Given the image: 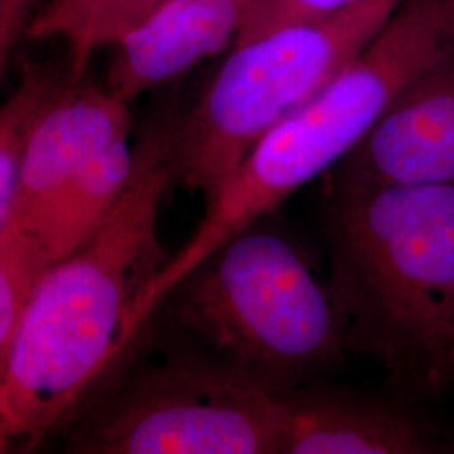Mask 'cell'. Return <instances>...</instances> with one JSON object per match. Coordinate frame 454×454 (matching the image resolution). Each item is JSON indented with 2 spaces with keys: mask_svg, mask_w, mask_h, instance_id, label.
Returning a JSON list of instances; mask_svg holds the SVG:
<instances>
[{
  "mask_svg": "<svg viewBox=\"0 0 454 454\" xmlns=\"http://www.w3.org/2000/svg\"><path fill=\"white\" fill-rule=\"evenodd\" d=\"M262 219L231 236L167 293L159 309L187 348L271 395L315 382L350 350L328 285Z\"/></svg>",
  "mask_w": 454,
  "mask_h": 454,
  "instance_id": "4",
  "label": "cell"
},
{
  "mask_svg": "<svg viewBox=\"0 0 454 454\" xmlns=\"http://www.w3.org/2000/svg\"><path fill=\"white\" fill-rule=\"evenodd\" d=\"M16 442H20V439L17 436L16 427L0 401V453L11 451Z\"/></svg>",
  "mask_w": 454,
  "mask_h": 454,
  "instance_id": "16",
  "label": "cell"
},
{
  "mask_svg": "<svg viewBox=\"0 0 454 454\" xmlns=\"http://www.w3.org/2000/svg\"><path fill=\"white\" fill-rule=\"evenodd\" d=\"M49 264L41 244L12 223L0 234V372L7 365L34 290Z\"/></svg>",
  "mask_w": 454,
  "mask_h": 454,
  "instance_id": "13",
  "label": "cell"
},
{
  "mask_svg": "<svg viewBox=\"0 0 454 454\" xmlns=\"http://www.w3.org/2000/svg\"><path fill=\"white\" fill-rule=\"evenodd\" d=\"M168 0H48L34 14L24 39L59 41L69 78H82L97 52L116 46Z\"/></svg>",
  "mask_w": 454,
  "mask_h": 454,
  "instance_id": "11",
  "label": "cell"
},
{
  "mask_svg": "<svg viewBox=\"0 0 454 454\" xmlns=\"http://www.w3.org/2000/svg\"><path fill=\"white\" fill-rule=\"evenodd\" d=\"M253 0H168L112 48L106 86L131 103L234 46Z\"/></svg>",
  "mask_w": 454,
  "mask_h": 454,
  "instance_id": "10",
  "label": "cell"
},
{
  "mask_svg": "<svg viewBox=\"0 0 454 454\" xmlns=\"http://www.w3.org/2000/svg\"><path fill=\"white\" fill-rule=\"evenodd\" d=\"M453 56L454 0H403L354 61L249 150L148 288L138 324H146L167 293L231 236L333 170L409 82Z\"/></svg>",
  "mask_w": 454,
  "mask_h": 454,
  "instance_id": "3",
  "label": "cell"
},
{
  "mask_svg": "<svg viewBox=\"0 0 454 454\" xmlns=\"http://www.w3.org/2000/svg\"><path fill=\"white\" fill-rule=\"evenodd\" d=\"M76 454H281L279 397L187 348L133 367L61 427Z\"/></svg>",
  "mask_w": 454,
  "mask_h": 454,
  "instance_id": "6",
  "label": "cell"
},
{
  "mask_svg": "<svg viewBox=\"0 0 454 454\" xmlns=\"http://www.w3.org/2000/svg\"><path fill=\"white\" fill-rule=\"evenodd\" d=\"M326 185L328 288L350 350L401 389H454V182Z\"/></svg>",
  "mask_w": 454,
  "mask_h": 454,
  "instance_id": "2",
  "label": "cell"
},
{
  "mask_svg": "<svg viewBox=\"0 0 454 454\" xmlns=\"http://www.w3.org/2000/svg\"><path fill=\"white\" fill-rule=\"evenodd\" d=\"M279 397L281 454H426L442 444L404 407L309 382Z\"/></svg>",
  "mask_w": 454,
  "mask_h": 454,
  "instance_id": "9",
  "label": "cell"
},
{
  "mask_svg": "<svg viewBox=\"0 0 454 454\" xmlns=\"http://www.w3.org/2000/svg\"><path fill=\"white\" fill-rule=\"evenodd\" d=\"M326 184L454 182V56L409 82Z\"/></svg>",
  "mask_w": 454,
  "mask_h": 454,
  "instance_id": "8",
  "label": "cell"
},
{
  "mask_svg": "<svg viewBox=\"0 0 454 454\" xmlns=\"http://www.w3.org/2000/svg\"><path fill=\"white\" fill-rule=\"evenodd\" d=\"M360 0H253L234 46L279 29L335 16Z\"/></svg>",
  "mask_w": 454,
  "mask_h": 454,
  "instance_id": "14",
  "label": "cell"
},
{
  "mask_svg": "<svg viewBox=\"0 0 454 454\" xmlns=\"http://www.w3.org/2000/svg\"><path fill=\"white\" fill-rule=\"evenodd\" d=\"M123 137H131L130 103L106 84L86 76L74 80L66 73L26 135L12 224L37 241L73 180L99 152Z\"/></svg>",
  "mask_w": 454,
  "mask_h": 454,
  "instance_id": "7",
  "label": "cell"
},
{
  "mask_svg": "<svg viewBox=\"0 0 454 454\" xmlns=\"http://www.w3.org/2000/svg\"><path fill=\"white\" fill-rule=\"evenodd\" d=\"M5 2H7V0H0V17H2V12H4V7H5Z\"/></svg>",
  "mask_w": 454,
  "mask_h": 454,
  "instance_id": "17",
  "label": "cell"
},
{
  "mask_svg": "<svg viewBox=\"0 0 454 454\" xmlns=\"http://www.w3.org/2000/svg\"><path fill=\"white\" fill-rule=\"evenodd\" d=\"M176 114L146 125L125 194L80 247L49 264L34 290L0 372V401L29 448L65 426L138 337L137 311L168 260L159 224L177 184Z\"/></svg>",
  "mask_w": 454,
  "mask_h": 454,
  "instance_id": "1",
  "label": "cell"
},
{
  "mask_svg": "<svg viewBox=\"0 0 454 454\" xmlns=\"http://www.w3.org/2000/svg\"><path fill=\"white\" fill-rule=\"evenodd\" d=\"M401 4L360 0L335 16L232 46L192 106L176 114V182L207 206L249 150L354 61Z\"/></svg>",
  "mask_w": 454,
  "mask_h": 454,
  "instance_id": "5",
  "label": "cell"
},
{
  "mask_svg": "<svg viewBox=\"0 0 454 454\" xmlns=\"http://www.w3.org/2000/svg\"><path fill=\"white\" fill-rule=\"evenodd\" d=\"M48 0H7L0 17V82L5 80L12 56L34 14Z\"/></svg>",
  "mask_w": 454,
  "mask_h": 454,
  "instance_id": "15",
  "label": "cell"
},
{
  "mask_svg": "<svg viewBox=\"0 0 454 454\" xmlns=\"http://www.w3.org/2000/svg\"><path fill=\"white\" fill-rule=\"evenodd\" d=\"M65 76L46 66L22 63L16 88L0 103V234L12 223L19 162L27 130Z\"/></svg>",
  "mask_w": 454,
  "mask_h": 454,
  "instance_id": "12",
  "label": "cell"
}]
</instances>
